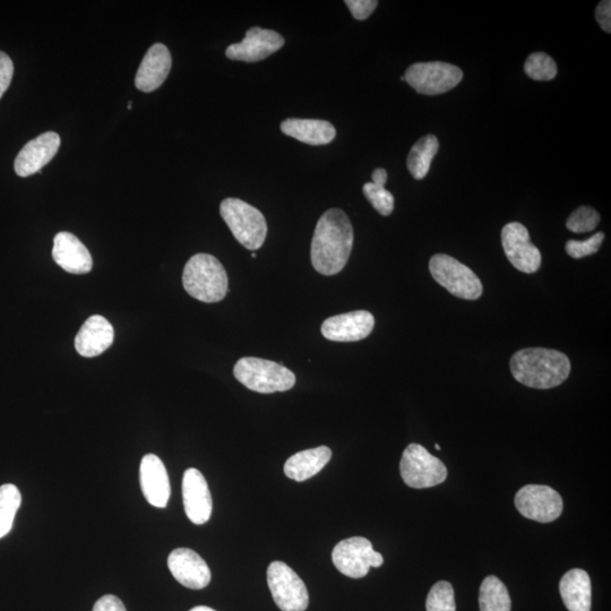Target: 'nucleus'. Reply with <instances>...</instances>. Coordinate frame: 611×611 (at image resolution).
I'll return each mask as SVG.
<instances>
[{"label": "nucleus", "instance_id": "obj_11", "mask_svg": "<svg viewBox=\"0 0 611 611\" xmlns=\"http://www.w3.org/2000/svg\"><path fill=\"white\" fill-rule=\"evenodd\" d=\"M515 506L526 519L550 523L562 515L563 499L553 488L528 485L515 495Z\"/></svg>", "mask_w": 611, "mask_h": 611}, {"label": "nucleus", "instance_id": "obj_1", "mask_svg": "<svg viewBox=\"0 0 611 611\" xmlns=\"http://www.w3.org/2000/svg\"><path fill=\"white\" fill-rule=\"evenodd\" d=\"M354 246V229L348 215L339 209L326 211L315 228L312 242L314 269L326 277L340 273Z\"/></svg>", "mask_w": 611, "mask_h": 611}, {"label": "nucleus", "instance_id": "obj_5", "mask_svg": "<svg viewBox=\"0 0 611 611\" xmlns=\"http://www.w3.org/2000/svg\"><path fill=\"white\" fill-rule=\"evenodd\" d=\"M220 213L239 244L249 251H257L263 246L268 235V223L260 210L230 197L221 203Z\"/></svg>", "mask_w": 611, "mask_h": 611}, {"label": "nucleus", "instance_id": "obj_8", "mask_svg": "<svg viewBox=\"0 0 611 611\" xmlns=\"http://www.w3.org/2000/svg\"><path fill=\"white\" fill-rule=\"evenodd\" d=\"M332 561L338 571L351 579L364 578L372 567H381L384 558L375 552L372 542L354 537L339 542L333 549Z\"/></svg>", "mask_w": 611, "mask_h": 611}, {"label": "nucleus", "instance_id": "obj_22", "mask_svg": "<svg viewBox=\"0 0 611 611\" xmlns=\"http://www.w3.org/2000/svg\"><path fill=\"white\" fill-rule=\"evenodd\" d=\"M281 131L292 139L309 145L329 144L337 136V131L331 123L318 119L289 118L281 124Z\"/></svg>", "mask_w": 611, "mask_h": 611}, {"label": "nucleus", "instance_id": "obj_3", "mask_svg": "<svg viewBox=\"0 0 611 611\" xmlns=\"http://www.w3.org/2000/svg\"><path fill=\"white\" fill-rule=\"evenodd\" d=\"M183 285L189 296L206 304L219 303L229 291L226 269L209 254H196L186 263Z\"/></svg>", "mask_w": 611, "mask_h": 611}, {"label": "nucleus", "instance_id": "obj_30", "mask_svg": "<svg viewBox=\"0 0 611 611\" xmlns=\"http://www.w3.org/2000/svg\"><path fill=\"white\" fill-rule=\"evenodd\" d=\"M599 222L600 215L595 209L590 208V206H581L567 219L566 227L575 234H584V232L595 230Z\"/></svg>", "mask_w": 611, "mask_h": 611}, {"label": "nucleus", "instance_id": "obj_34", "mask_svg": "<svg viewBox=\"0 0 611 611\" xmlns=\"http://www.w3.org/2000/svg\"><path fill=\"white\" fill-rule=\"evenodd\" d=\"M14 75V64L7 54L0 51V99L10 88Z\"/></svg>", "mask_w": 611, "mask_h": 611}, {"label": "nucleus", "instance_id": "obj_23", "mask_svg": "<svg viewBox=\"0 0 611 611\" xmlns=\"http://www.w3.org/2000/svg\"><path fill=\"white\" fill-rule=\"evenodd\" d=\"M332 458V451L327 446L301 451L292 455L285 464V473L289 479L303 483L316 476Z\"/></svg>", "mask_w": 611, "mask_h": 611}, {"label": "nucleus", "instance_id": "obj_29", "mask_svg": "<svg viewBox=\"0 0 611 611\" xmlns=\"http://www.w3.org/2000/svg\"><path fill=\"white\" fill-rule=\"evenodd\" d=\"M427 611H455L454 590L446 581L437 582L428 593Z\"/></svg>", "mask_w": 611, "mask_h": 611}, {"label": "nucleus", "instance_id": "obj_12", "mask_svg": "<svg viewBox=\"0 0 611 611\" xmlns=\"http://www.w3.org/2000/svg\"><path fill=\"white\" fill-rule=\"evenodd\" d=\"M502 245L507 260L516 270L531 274L539 270L541 253L531 243L529 231L519 222H511L502 231Z\"/></svg>", "mask_w": 611, "mask_h": 611}, {"label": "nucleus", "instance_id": "obj_37", "mask_svg": "<svg viewBox=\"0 0 611 611\" xmlns=\"http://www.w3.org/2000/svg\"><path fill=\"white\" fill-rule=\"evenodd\" d=\"M373 184L384 187L387 182V172L383 168H377L373 172Z\"/></svg>", "mask_w": 611, "mask_h": 611}, {"label": "nucleus", "instance_id": "obj_26", "mask_svg": "<svg viewBox=\"0 0 611 611\" xmlns=\"http://www.w3.org/2000/svg\"><path fill=\"white\" fill-rule=\"evenodd\" d=\"M480 611H511L512 602L505 584L490 575L481 584L479 592Z\"/></svg>", "mask_w": 611, "mask_h": 611}, {"label": "nucleus", "instance_id": "obj_4", "mask_svg": "<svg viewBox=\"0 0 611 611\" xmlns=\"http://www.w3.org/2000/svg\"><path fill=\"white\" fill-rule=\"evenodd\" d=\"M234 375L248 390L262 394L286 392L296 384V375L290 369L261 358L239 359Z\"/></svg>", "mask_w": 611, "mask_h": 611}, {"label": "nucleus", "instance_id": "obj_33", "mask_svg": "<svg viewBox=\"0 0 611 611\" xmlns=\"http://www.w3.org/2000/svg\"><path fill=\"white\" fill-rule=\"evenodd\" d=\"M344 4L349 7L356 20L364 21L376 10L378 2L376 0H346Z\"/></svg>", "mask_w": 611, "mask_h": 611}, {"label": "nucleus", "instance_id": "obj_20", "mask_svg": "<svg viewBox=\"0 0 611 611\" xmlns=\"http://www.w3.org/2000/svg\"><path fill=\"white\" fill-rule=\"evenodd\" d=\"M172 65L169 49L156 43L144 56L135 77L136 88L142 92L156 91L167 80Z\"/></svg>", "mask_w": 611, "mask_h": 611}, {"label": "nucleus", "instance_id": "obj_6", "mask_svg": "<svg viewBox=\"0 0 611 611\" xmlns=\"http://www.w3.org/2000/svg\"><path fill=\"white\" fill-rule=\"evenodd\" d=\"M429 270L434 280L455 297L476 300L483 295V283L476 273L449 255L433 256Z\"/></svg>", "mask_w": 611, "mask_h": 611}, {"label": "nucleus", "instance_id": "obj_21", "mask_svg": "<svg viewBox=\"0 0 611 611\" xmlns=\"http://www.w3.org/2000/svg\"><path fill=\"white\" fill-rule=\"evenodd\" d=\"M54 261L64 271L72 274H86L92 270V256L89 249L71 232H59L54 239Z\"/></svg>", "mask_w": 611, "mask_h": 611}, {"label": "nucleus", "instance_id": "obj_16", "mask_svg": "<svg viewBox=\"0 0 611 611\" xmlns=\"http://www.w3.org/2000/svg\"><path fill=\"white\" fill-rule=\"evenodd\" d=\"M374 326L373 314L356 311L327 318L322 324V334L334 342H357L369 337Z\"/></svg>", "mask_w": 611, "mask_h": 611}, {"label": "nucleus", "instance_id": "obj_24", "mask_svg": "<svg viewBox=\"0 0 611 611\" xmlns=\"http://www.w3.org/2000/svg\"><path fill=\"white\" fill-rule=\"evenodd\" d=\"M559 592L569 611H591V580L587 572H567L559 582Z\"/></svg>", "mask_w": 611, "mask_h": 611}, {"label": "nucleus", "instance_id": "obj_2", "mask_svg": "<svg viewBox=\"0 0 611 611\" xmlns=\"http://www.w3.org/2000/svg\"><path fill=\"white\" fill-rule=\"evenodd\" d=\"M510 366L516 381L538 390L554 389L564 383L571 373L569 357L563 352L545 348L516 352Z\"/></svg>", "mask_w": 611, "mask_h": 611}, {"label": "nucleus", "instance_id": "obj_35", "mask_svg": "<svg viewBox=\"0 0 611 611\" xmlns=\"http://www.w3.org/2000/svg\"><path fill=\"white\" fill-rule=\"evenodd\" d=\"M93 611H127L123 604V601L113 595H107L101 597L96 605L93 607Z\"/></svg>", "mask_w": 611, "mask_h": 611}, {"label": "nucleus", "instance_id": "obj_40", "mask_svg": "<svg viewBox=\"0 0 611 611\" xmlns=\"http://www.w3.org/2000/svg\"><path fill=\"white\" fill-rule=\"evenodd\" d=\"M252 256H253V258H256V256H257V255H256V253H253V255H252Z\"/></svg>", "mask_w": 611, "mask_h": 611}, {"label": "nucleus", "instance_id": "obj_32", "mask_svg": "<svg viewBox=\"0 0 611 611\" xmlns=\"http://www.w3.org/2000/svg\"><path fill=\"white\" fill-rule=\"evenodd\" d=\"M604 240V232H598V234L593 235L587 240H583V242H579V240H569V242L566 243V252L572 258H575V260H580V258L585 256L598 253Z\"/></svg>", "mask_w": 611, "mask_h": 611}, {"label": "nucleus", "instance_id": "obj_28", "mask_svg": "<svg viewBox=\"0 0 611 611\" xmlns=\"http://www.w3.org/2000/svg\"><path fill=\"white\" fill-rule=\"evenodd\" d=\"M524 72L535 81L554 80L557 75V65L554 59L544 53L531 54L526 64Z\"/></svg>", "mask_w": 611, "mask_h": 611}, {"label": "nucleus", "instance_id": "obj_10", "mask_svg": "<svg viewBox=\"0 0 611 611\" xmlns=\"http://www.w3.org/2000/svg\"><path fill=\"white\" fill-rule=\"evenodd\" d=\"M268 584L275 604L282 611H305L308 608L306 584L286 563L277 561L270 564Z\"/></svg>", "mask_w": 611, "mask_h": 611}, {"label": "nucleus", "instance_id": "obj_9", "mask_svg": "<svg viewBox=\"0 0 611 611\" xmlns=\"http://www.w3.org/2000/svg\"><path fill=\"white\" fill-rule=\"evenodd\" d=\"M404 79L418 93L437 96L454 89L462 81L463 72L443 62L417 63L408 68Z\"/></svg>", "mask_w": 611, "mask_h": 611}, {"label": "nucleus", "instance_id": "obj_36", "mask_svg": "<svg viewBox=\"0 0 611 611\" xmlns=\"http://www.w3.org/2000/svg\"><path fill=\"white\" fill-rule=\"evenodd\" d=\"M596 20L600 28L607 33L611 31V2L604 0L596 8Z\"/></svg>", "mask_w": 611, "mask_h": 611}, {"label": "nucleus", "instance_id": "obj_27", "mask_svg": "<svg viewBox=\"0 0 611 611\" xmlns=\"http://www.w3.org/2000/svg\"><path fill=\"white\" fill-rule=\"evenodd\" d=\"M21 503L22 495L19 488L12 484L0 487V539L11 532Z\"/></svg>", "mask_w": 611, "mask_h": 611}, {"label": "nucleus", "instance_id": "obj_14", "mask_svg": "<svg viewBox=\"0 0 611 611\" xmlns=\"http://www.w3.org/2000/svg\"><path fill=\"white\" fill-rule=\"evenodd\" d=\"M168 567L172 576L188 589L202 590L211 582L210 567L192 549H175L168 557Z\"/></svg>", "mask_w": 611, "mask_h": 611}, {"label": "nucleus", "instance_id": "obj_7", "mask_svg": "<svg viewBox=\"0 0 611 611\" xmlns=\"http://www.w3.org/2000/svg\"><path fill=\"white\" fill-rule=\"evenodd\" d=\"M400 471L404 484L415 489L441 485L447 478L445 464L420 444H410L404 450Z\"/></svg>", "mask_w": 611, "mask_h": 611}, {"label": "nucleus", "instance_id": "obj_38", "mask_svg": "<svg viewBox=\"0 0 611 611\" xmlns=\"http://www.w3.org/2000/svg\"><path fill=\"white\" fill-rule=\"evenodd\" d=\"M191 611H217V610H214V609H212L210 607H206V606H199V607L193 608Z\"/></svg>", "mask_w": 611, "mask_h": 611}, {"label": "nucleus", "instance_id": "obj_15", "mask_svg": "<svg viewBox=\"0 0 611 611\" xmlns=\"http://www.w3.org/2000/svg\"><path fill=\"white\" fill-rule=\"evenodd\" d=\"M183 501L187 518L197 526L208 522L213 502L208 481L200 470L187 469L183 478Z\"/></svg>", "mask_w": 611, "mask_h": 611}, {"label": "nucleus", "instance_id": "obj_17", "mask_svg": "<svg viewBox=\"0 0 611 611\" xmlns=\"http://www.w3.org/2000/svg\"><path fill=\"white\" fill-rule=\"evenodd\" d=\"M59 146L60 136L55 132L43 133L25 144L14 162L16 175L25 178L37 174L54 159Z\"/></svg>", "mask_w": 611, "mask_h": 611}, {"label": "nucleus", "instance_id": "obj_25", "mask_svg": "<svg viewBox=\"0 0 611 611\" xmlns=\"http://www.w3.org/2000/svg\"><path fill=\"white\" fill-rule=\"evenodd\" d=\"M438 149H440V143H438L435 135L421 137V139L412 146L408 156L407 166L413 178L420 180L427 176Z\"/></svg>", "mask_w": 611, "mask_h": 611}, {"label": "nucleus", "instance_id": "obj_19", "mask_svg": "<svg viewBox=\"0 0 611 611\" xmlns=\"http://www.w3.org/2000/svg\"><path fill=\"white\" fill-rule=\"evenodd\" d=\"M115 331L107 318L94 315L86 320L75 338V349L82 357H98L114 343Z\"/></svg>", "mask_w": 611, "mask_h": 611}, {"label": "nucleus", "instance_id": "obj_18", "mask_svg": "<svg viewBox=\"0 0 611 611\" xmlns=\"http://www.w3.org/2000/svg\"><path fill=\"white\" fill-rule=\"evenodd\" d=\"M140 481L146 501L154 507L165 509L171 488L167 469L159 456L146 454L141 462Z\"/></svg>", "mask_w": 611, "mask_h": 611}, {"label": "nucleus", "instance_id": "obj_39", "mask_svg": "<svg viewBox=\"0 0 611 611\" xmlns=\"http://www.w3.org/2000/svg\"><path fill=\"white\" fill-rule=\"evenodd\" d=\"M435 447H436V450H437V451H440V450H441V446H440V445L436 444V445H435Z\"/></svg>", "mask_w": 611, "mask_h": 611}, {"label": "nucleus", "instance_id": "obj_31", "mask_svg": "<svg viewBox=\"0 0 611 611\" xmlns=\"http://www.w3.org/2000/svg\"><path fill=\"white\" fill-rule=\"evenodd\" d=\"M363 192L366 199L374 206L378 213L384 215V217H389L392 214L394 210V196L385 187L367 183L363 188Z\"/></svg>", "mask_w": 611, "mask_h": 611}, {"label": "nucleus", "instance_id": "obj_13", "mask_svg": "<svg viewBox=\"0 0 611 611\" xmlns=\"http://www.w3.org/2000/svg\"><path fill=\"white\" fill-rule=\"evenodd\" d=\"M285 46V39L278 32L252 28L242 42L234 43L226 50V56L239 62H261Z\"/></svg>", "mask_w": 611, "mask_h": 611}]
</instances>
